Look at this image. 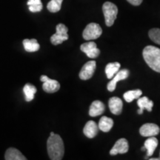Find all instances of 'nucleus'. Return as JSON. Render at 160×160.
<instances>
[{
  "label": "nucleus",
  "mask_w": 160,
  "mask_h": 160,
  "mask_svg": "<svg viewBox=\"0 0 160 160\" xmlns=\"http://www.w3.org/2000/svg\"><path fill=\"white\" fill-rule=\"evenodd\" d=\"M80 49L91 59H95L100 54V50L98 48L97 44L94 42H88L82 44L81 45Z\"/></svg>",
  "instance_id": "0eeeda50"
},
{
  "label": "nucleus",
  "mask_w": 160,
  "mask_h": 160,
  "mask_svg": "<svg viewBox=\"0 0 160 160\" xmlns=\"http://www.w3.org/2000/svg\"><path fill=\"white\" fill-rule=\"evenodd\" d=\"M27 4L29 6V11L33 13H37L42 10V3L41 0H28Z\"/></svg>",
  "instance_id": "5701e85b"
},
{
  "label": "nucleus",
  "mask_w": 160,
  "mask_h": 160,
  "mask_svg": "<svg viewBox=\"0 0 160 160\" xmlns=\"http://www.w3.org/2000/svg\"><path fill=\"white\" fill-rule=\"evenodd\" d=\"M40 80L43 82L42 88L44 91L47 92V93H55L59 91L60 88V84L59 82L55 79H50L47 76H41Z\"/></svg>",
  "instance_id": "423d86ee"
},
{
  "label": "nucleus",
  "mask_w": 160,
  "mask_h": 160,
  "mask_svg": "<svg viewBox=\"0 0 160 160\" xmlns=\"http://www.w3.org/2000/svg\"><path fill=\"white\" fill-rule=\"evenodd\" d=\"M99 131V126L94 121H88L85 125L83 129V133L89 139H93L97 135Z\"/></svg>",
  "instance_id": "ddd939ff"
},
{
  "label": "nucleus",
  "mask_w": 160,
  "mask_h": 160,
  "mask_svg": "<svg viewBox=\"0 0 160 160\" xmlns=\"http://www.w3.org/2000/svg\"><path fill=\"white\" fill-rule=\"evenodd\" d=\"M142 94V91L139 89L133 90V91H128L124 93V99L127 102H131L133 100L138 99Z\"/></svg>",
  "instance_id": "4be33fe9"
},
{
  "label": "nucleus",
  "mask_w": 160,
  "mask_h": 160,
  "mask_svg": "<svg viewBox=\"0 0 160 160\" xmlns=\"http://www.w3.org/2000/svg\"><path fill=\"white\" fill-rule=\"evenodd\" d=\"M128 142L125 138L119 139L115 143L113 148L110 151V154L112 156L117 155L118 153H125L128 151Z\"/></svg>",
  "instance_id": "9b49d317"
},
{
  "label": "nucleus",
  "mask_w": 160,
  "mask_h": 160,
  "mask_svg": "<svg viewBox=\"0 0 160 160\" xmlns=\"http://www.w3.org/2000/svg\"><path fill=\"white\" fill-rule=\"evenodd\" d=\"M129 3H131V5L138 6L141 5V3L142 2V0H127Z\"/></svg>",
  "instance_id": "a878e982"
},
{
  "label": "nucleus",
  "mask_w": 160,
  "mask_h": 160,
  "mask_svg": "<svg viewBox=\"0 0 160 160\" xmlns=\"http://www.w3.org/2000/svg\"><path fill=\"white\" fill-rule=\"evenodd\" d=\"M63 0H51L47 5V8L51 13H57L59 11Z\"/></svg>",
  "instance_id": "b1692460"
},
{
  "label": "nucleus",
  "mask_w": 160,
  "mask_h": 160,
  "mask_svg": "<svg viewBox=\"0 0 160 160\" xmlns=\"http://www.w3.org/2000/svg\"><path fill=\"white\" fill-rule=\"evenodd\" d=\"M102 11L105 19V24L108 27L113 25L118 14V8L115 4L106 2L102 5Z\"/></svg>",
  "instance_id": "7ed1b4c3"
},
{
  "label": "nucleus",
  "mask_w": 160,
  "mask_h": 160,
  "mask_svg": "<svg viewBox=\"0 0 160 160\" xmlns=\"http://www.w3.org/2000/svg\"><path fill=\"white\" fill-rule=\"evenodd\" d=\"M137 105L139 108V109L137 111L138 114H142L144 109H146L148 111L151 112L152 108L153 106V102L148 97H144L138 99Z\"/></svg>",
  "instance_id": "2eb2a0df"
},
{
  "label": "nucleus",
  "mask_w": 160,
  "mask_h": 160,
  "mask_svg": "<svg viewBox=\"0 0 160 160\" xmlns=\"http://www.w3.org/2000/svg\"><path fill=\"white\" fill-rule=\"evenodd\" d=\"M120 64L119 62H111L108 63L105 67V73L108 79H111L114 77L116 73L119 71Z\"/></svg>",
  "instance_id": "412c9836"
},
{
  "label": "nucleus",
  "mask_w": 160,
  "mask_h": 160,
  "mask_svg": "<svg viewBox=\"0 0 160 160\" xmlns=\"http://www.w3.org/2000/svg\"><path fill=\"white\" fill-rule=\"evenodd\" d=\"M105 107L103 102L99 100H96L93 102L89 109V115L91 117H98V116L102 114L105 111Z\"/></svg>",
  "instance_id": "4468645a"
},
{
  "label": "nucleus",
  "mask_w": 160,
  "mask_h": 160,
  "mask_svg": "<svg viewBox=\"0 0 160 160\" xmlns=\"http://www.w3.org/2000/svg\"><path fill=\"white\" fill-rule=\"evenodd\" d=\"M159 160H160V157H159Z\"/></svg>",
  "instance_id": "bb28decb"
},
{
  "label": "nucleus",
  "mask_w": 160,
  "mask_h": 160,
  "mask_svg": "<svg viewBox=\"0 0 160 160\" xmlns=\"http://www.w3.org/2000/svg\"><path fill=\"white\" fill-rule=\"evenodd\" d=\"M37 88L32 84L28 83L24 86L23 92L25 93V101L26 102H31L34 98L35 93H37Z\"/></svg>",
  "instance_id": "aec40b11"
},
{
  "label": "nucleus",
  "mask_w": 160,
  "mask_h": 160,
  "mask_svg": "<svg viewBox=\"0 0 160 160\" xmlns=\"http://www.w3.org/2000/svg\"><path fill=\"white\" fill-rule=\"evenodd\" d=\"M47 149L50 159L52 160H61L65 153V146L59 135L51 132L47 141Z\"/></svg>",
  "instance_id": "f257e3e1"
},
{
  "label": "nucleus",
  "mask_w": 160,
  "mask_h": 160,
  "mask_svg": "<svg viewBox=\"0 0 160 160\" xmlns=\"http://www.w3.org/2000/svg\"><path fill=\"white\" fill-rule=\"evenodd\" d=\"M56 29H57L56 33L51 37V42L53 45H59L68 39V29L64 24H58Z\"/></svg>",
  "instance_id": "20e7f679"
},
{
  "label": "nucleus",
  "mask_w": 160,
  "mask_h": 160,
  "mask_svg": "<svg viewBox=\"0 0 160 160\" xmlns=\"http://www.w3.org/2000/svg\"><path fill=\"white\" fill-rule=\"evenodd\" d=\"M142 55L147 65L154 71L160 73V48L148 45L144 48Z\"/></svg>",
  "instance_id": "f03ea898"
},
{
  "label": "nucleus",
  "mask_w": 160,
  "mask_h": 160,
  "mask_svg": "<svg viewBox=\"0 0 160 160\" xmlns=\"http://www.w3.org/2000/svg\"><path fill=\"white\" fill-rule=\"evenodd\" d=\"M160 128L157 125L153 123H146L140 128L139 133L142 137H151L159 134Z\"/></svg>",
  "instance_id": "9d476101"
},
{
  "label": "nucleus",
  "mask_w": 160,
  "mask_h": 160,
  "mask_svg": "<svg viewBox=\"0 0 160 160\" xmlns=\"http://www.w3.org/2000/svg\"><path fill=\"white\" fill-rule=\"evenodd\" d=\"M108 106L110 111L113 114L119 115L122 111L123 102L121 99L118 97H112L109 99Z\"/></svg>",
  "instance_id": "f8f14e48"
},
{
  "label": "nucleus",
  "mask_w": 160,
  "mask_h": 160,
  "mask_svg": "<svg viewBox=\"0 0 160 160\" xmlns=\"http://www.w3.org/2000/svg\"><path fill=\"white\" fill-rule=\"evenodd\" d=\"M22 43L24 48L27 52H36L39 51L40 48L39 44L38 43L37 40L35 39H24Z\"/></svg>",
  "instance_id": "6ab92c4d"
},
{
  "label": "nucleus",
  "mask_w": 160,
  "mask_h": 160,
  "mask_svg": "<svg viewBox=\"0 0 160 160\" xmlns=\"http://www.w3.org/2000/svg\"><path fill=\"white\" fill-rule=\"evenodd\" d=\"M102 33V30L97 23H90L86 26L82 33V37L85 40L97 39Z\"/></svg>",
  "instance_id": "39448f33"
},
{
  "label": "nucleus",
  "mask_w": 160,
  "mask_h": 160,
  "mask_svg": "<svg viewBox=\"0 0 160 160\" xmlns=\"http://www.w3.org/2000/svg\"><path fill=\"white\" fill-rule=\"evenodd\" d=\"M113 126V120L111 118L107 117H102L100 119L99 122V129L102 131L109 132Z\"/></svg>",
  "instance_id": "a211bd4d"
},
{
  "label": "nucleus",
  "mask_w": 160,
  "mask_h": 160,
  "mask_svg": "<svg viewBox=\"0 0 160 160\" xmlns=\"http://www.w3.org/2000/svg\"><path fill=\"white\" fill-rule=\"evenodd\" d=\"M97 64L95 61H89L86 62L79 72V78L82 80H88L93 77L96 71Z\"/></svg>",
  "instance_id": "6e6552de"
},
{
  "label": "nucleus",
  "mask_w": 160,
  "mask_h": 160,
  "mask_svg": "<svg viewBox=\"0 0 160 160\" xmlns=\"http://www.w3.org/2000/svg\"><path fill=\"white\" fill-rule=\"evenodd\" d=\"M130 74V71L127 69H122L120 70L116 73V76L113 78H112V80L109 82V83L108 84L107 88L108 90L110 92H113L115 91L116 87H117V83L119 81L121 80H125L128 77Z\"/></svg>",
  "instance_id": "1a4fd4ad"
},
{
  "label": "nucleus",
  "mask_w": 160,
  "mask_h": 160,
  "mask_svg": "<svg viewBox=\"0 0 160 160\" xmlns=\"http://www.w3.org/2000/svg\"><path fill=\"white\" fill-rule=\"evenodd\" d=\"M158 145V139L154 137H151L145 142V147L147 151L148 157H151Z\"/></svg>",
  "instance_id": "f3484780"
},
{
  "label": "nucleus",
  "mask_w": 160,
  "mask_h": 160,
  "mask_svg": "<svg viewBox=\"0 0 160 160\" xmlns=\"http://www.w3.org/2000/svg\"><path fill=\"white\" fill-rule=\"evenodd\" d=\"M149 37L153 42L160 45V29L153 28L150 30L148 33Z\"/></svg>",
  "instance_id": "393cba45"
},
{
  "label": "nucleus",
  "mask_w": 160,
  "mask_h": 160,
  "mask_svg": "<svg viewBox=\"0 0 160 160\" xmlns=\"http://www.w3.org/2000/svg\"><path fill=\"white\" fill-rule=\"evenodd\" d=\"M5 159L6 160H26L27 159L25 157L22 153L19 150L14 148H10L6 151Z\"/></svg>",
  "instance_id": "dca6fc26"
}]
</instances>
